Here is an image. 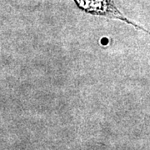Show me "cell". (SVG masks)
Here are the masks:
<instances>
[{
	"instance_id": "1",
	"label": "cell",
	"mask_w": 150,
	"mask_h": 150,
	"mask_svg": "<svg viewBox=\"0 0 150 150\" xmlns=\"http://www.w3.org/2000/svg\"><path fill=\"white\" fill-rule=\"evenodd\" d=\"M74 2L81 10L89 14L105 17L112 19H118L128 24L133 25L138 29H141L149 33V31L145 30L144 28L131 21V19L125 16L115 6L112 0H74Z\"/></svg>"
}]
</instances>
